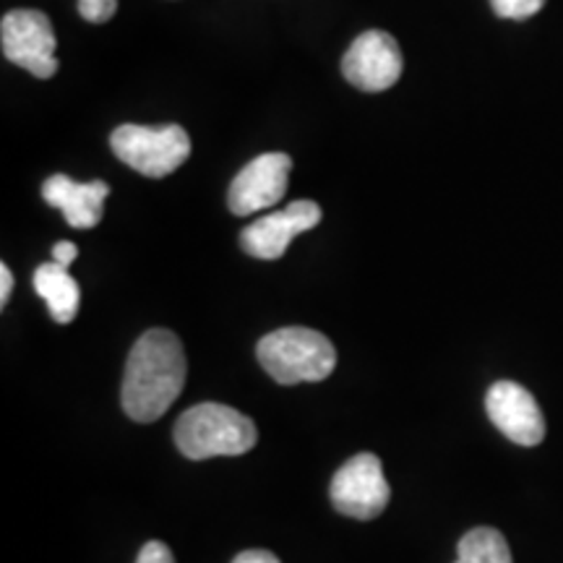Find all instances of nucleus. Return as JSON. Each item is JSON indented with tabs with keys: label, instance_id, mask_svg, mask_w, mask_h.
<instances>
[{
	"label": "nucleus",
	"instance_id": "16",
	"mask_svg": "<svg viewBox=\"0 0 563 563\" xmlns=\"http://www.w3.org/2000/svg\"><path fill=\"white\" fill-rule=\"evenodd\" d=\"M136 563H175L173 551L159 540H150L144 548H141Z\"/></svg>",
	"mask_w": 563,
	"mask_h": 563
},
{
	"label": "nucleus",
	"instance_id": "19",
	"mask_svg": "<svg viewBox=\"0 0 563 563\" xmlns=\"http://www.w3.org/2000/svg\"><path fill=\"white\" fill-rule=\"evenodd\" d=\"M11 290H13L11 269L5 264H0V306H9Z\"/></svg>",
	"mask_w": 563,
	"mask_h": 563
},
{
	"label": "nucleus",
	"instance_id": "14",
	"mask_svg": "<svg viewBox=\"0 0 563 563\" xmlns=\"http://www.w3.org/2000/svg\"><path fill=\"white\" fill-rule=\"evenodd\" d=\"M493 11L501 19H530L545 5V0H490Z\"/></svg>",
	"mask_w": 563,
	"mask_h": 563
},
{
	"label": "nucleus",
	"instance_id": "9",
	"mask_svg": "<svg viewBox=\"0 0 563 563\" xmlns=\"http://www.w3.org/2000/svg\"><path fill=\"white\" fill-rule=\"evenodd\" d=\"M485 410L493 426L519 446H538L545 439V418L538 399L517 382H498L488 389Z\"/></svg>",
	"mask_w": 563,
	"mask_h": 563
},
{
	"label": "nucleus",
	"instance_id": "15",
	"mask_svg": "<svg viewBox=\"0 0 563 563\" xmlns=\"http://www.w3.org/2000/svg\"><path fill=\"white\" fill-rule=\"evenodd\" d=\"M118 0H79L81 19L91 21V24H104V21L115 16Z\"/></svg>",
	"mask_w": 563,
	"mask_h": 563
},
{
	"label": "nucleus",
	"instance_id": "18",
	"mask_svg": "<svg viewBox=\"0 0 563 563\" xmlns=\"http://www.w3.org/2000/svg\"><path fill=\"white\" fill-rule=\"evenodd\" d=\"M232 563H279V559L269 551H245L241 555H235Z\"/></svg>",
	"mask_w": 563,
	"mask_h": 563
},
{
	"label": "nucleus",
	"instance_id": "5",
	"mask_svg": "<svg viewBox=\"0 0 563 563\" xmlns=\"http://www.w3.org/2000/svg\"><path fill=\"white\" fill-rule=\"evenodd\" d=\"M0 45L13 66L30 70L37 79H51L58 74V58H55L58 40L51 19L42 11L19 9L5 13L0 24Z\"/></svg>",
	"mask_w": 563,
	"mask_h": 563
},
{
	"label": "nucleus",
	"instance_id": "3",
	"mask_svg": "<svg viewBox=\"0 0 563 563\" xmlns=\"http://www.w3.org/2000/svg\"><path fill=\"white\" fill-rule=\"evenodd\" d=\"M256 355L274 382L285 386L323 382L336 365V350L329 336L306 327H287L266 334L256 344Z\"/></svg>",
	"mask_w": 563,
	"mask_h": 563
},
{
	"label": "nucleus",
	"instance_id": "4",
	"mask_svg": "<svg viewBox=\"0 0 563 563\" xmlns=\"http://www.w3.org/2000/svg\"><path fill=\"white\" fill-rule=\"evenodd\" d=\"M110 146L115 157L146 175V178H165L178 170L191 154V136L180 125H121L112 131Z\"/></svg>",
	"mask_w": 563,
	"mask_h": 563
},
{
	"label": "nucleus",
	"instance_id": "10",
	"mask_svg": "<svg viewBox=\"0 0 563 563\" xmlns=\"http://www.w3.org/2000/svg\"><path fill=\"white\" fill-rule=\"evenodd\" d=\"M321 222V207L316 201H292L282 211L262 217L258 222L249 224L241 235L243 251L253 258H264L274 262L287 253V245L292 238L302 232L313 230Z\"/></svg>",
	"mask_w": 563,
	"mask_h": 563
},
{
	"label": "nucleus",
	"instance_id": "1",
	"mask_svg": "<svg viewBox=\"0 0 563 563\" xmlns=\"http://www.w3.org/2000/svg\"><path fill=\"white\" fill-rule=\"evenodd\" d=\"M186 386V352L170 329H150L125 363L121 402L131 420L154 422L170 410Z\"/></svg>",
	"mask_w": 563,
	"mask_h": 563
},
{
	"label": "nucleus",
	"instance_id": "12",
	"mask_svg": "<svg viewBox=\"0 0 563 563\" xmlns=\"http://www.w3.org/2000/svg\"><path fill=\"white\" fill-rule=\"evenodd\" d=\"M34 290L47 302V311H51L53 321L70 323L79 313V282L70 277L66 266L55 262L37 266V272H34Z\"/></svg>",
	"mask_w": 563,
	"mask_h": 563
},
{
	"label": "nucleus",
	"instance_id": "6",
	"mask_svg": "<svg viewBox=\"0 0 563 563\" xmlns=\"http://www.w3.org/2000/svg\"><path fill=\"white\" fill-rule=\"evenodd\" d=\"M329 496H332L334 509L344 517L361 519V522L376 519L391 498L382 460L376 454L352 456L336 470Z\"/></svg>",
	"mask_w": 563,
	"mask_h": 563
},
{
	"label": "nucleus",
	"instance_id": "11",
	"mask_svg": "<svg viewBox=\"0 0 563 563\" xmlns=\"http://www.w3.org/2000/svg\"><path fill=\"white\" fill-rule=\"evenodd\" d=\"M108 196L110 186L104 180L79 183L68 175H53L42 186V199L60 209L66 222L76 230H89L100 224Z\"/></svg>",
	"mask_w": 563,
	"mask_h": 563
},
{
	"label": "nucleus",
	"instance_id": "7",
	"mask_svg": "<svg viewBox=\"0 0 563 563\" xmlns=\"http://www.w3.org/2000/svg\"><path fill=\"white\" fill-rule=\"evenodd\" d=\"M292 159L285 152H269L251 159L232 180L228 191V207L232 214L249 217L256 211L269 209L287 194Z\"/></svg>",
	"mask_w": 563,
	"mask_h": 563
},
{
	"label": "nucleus",
	"instance_id": "8",
	"mask_svg": "<svg viewBox=\"0 0 563 563\" xmlns=\"http://www.w3.org/2000/svg\"><path fill=\"white\" fill-rule=\"evenodd\" d=\"M402 66L397 40L378 30L361 34L342 58L344 79L363 91L391 89L402 76Z\"/></svg>",
	"mask_w": 563,
	"mask_h": 563
},
{
	"label": "nucleus",
	"instance_id": "2",
	"mask_svg": "<svg viewBox=\"0 0 563 563\" xmlns=\"http://www.w3.org/2000/svg\"><path fill=\"white\" fill-rule=\"evenodd\" d=\"M256 441L258 433L253 420L228 405H196L175 422V446L194 462L211 456H241L251 452Z\"/></svg>",
	"mask_w": 563,
	"mask_h": 563
},
{
	"label": "nucleus",
	"instance_id": "13",
	"mask_svg": "<svg viewBox=\"0 0 563 563\" xmlns=\"http://www.w3.org/2000/svg\"><path fill=\"white\" fill-rule=\"evenodd\" d=\"M454 563H514L506 538L493 527H475L456 545Z\"/></svg>",
	"mask_w": 563,
	"mask_h": 563
},
{
	"label": "nucleus",
	"instance_id": "17",
	"mask_svg": "<svg viewBox=\"0 0 563 563\" xmlns=\"http://www.w3.org/2000/svg\"><path fill=\"white\" fill-rule=\"evenodd\" d=\"M76 256H79V249H76V243L60 241V243L53 245V262L66 266V269L76 262Z\"/></svg>",
	"mask_w": 563,
	"mask_h": 563
}]
</instances>
